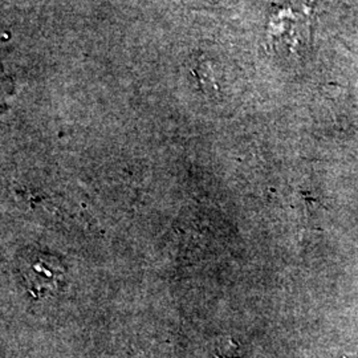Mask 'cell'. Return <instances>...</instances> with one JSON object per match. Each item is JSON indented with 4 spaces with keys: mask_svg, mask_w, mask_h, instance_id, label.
<instances>
[{
    "mask_svg": "<svg viewBox=\"0 0 358 358\" xmlns=\"http://www.w3.org/2000/svg\"><path fill=\"white\" fill-rule=\"evenodd\" d=\"M343 358H352V357H350V356H345V357H343Z\"/></svg>",
    "mask_w": 358,
    "mask_h": 358,
    "instance_id": "obj_1",
    "label": "cell"
}]
</instances>
